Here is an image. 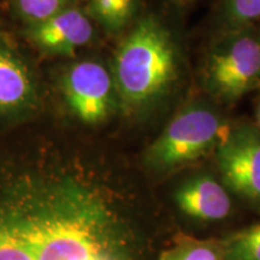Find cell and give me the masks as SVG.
I'll return each instance as SVG.
<instances>
[{
    "instance_id": "6da1fadb",
    "label": "cell",
    "mask_w": 260,
    "mask_h": 260,
    "mask_svg": "<svg viewBox=\"0 0 260 260\" xmlns=\"http://www.w3.org/2000/svg\"><path fill=\"white\" fill-rule=\"evenodd\" d=\"M12 197L35 260H129L118 212L88 181L28 178Z\"/></svg>"
},
{
    "instance_id": "7a4b0ae2",
    "label": "cell",
    "mask_w": 260,
    "mask_h": 260,
    "mask_svg": "<svg viewBox=\"0 0 260 260\" xmlns=\"http://www.w3.org/2000/svg\"><path fill=\"white\" fill-rule=\"evenodd\" d=\"M178 61L170 32L154 15L135 21L113 59L116 96L126 113L155 105L177 79Z\"/></svg>"
},
{
    "instance_id": "3957f363",
    "label": "cell",
    "mask_w": 260,
    "mask_h": 260,
    "mask_svg": "<svg viewBox=\"0 0 260 260\" xmlns=\"http://www.w3.org/2000/svg\"><path fill=\"white\" fill-rule=\"evenodd\" d=\"M224 34L207 57L205 86L217 99L235 103L260 88V35L252 27Z\"/></svg>"
},
{
    "instance_id": "277c9868",
    "label": "cell",
    "mask_w": 260,
    "mask_h": 260,
    "mask_svg": "<svg viewBox=\"0 0 260 260\" xmlns=\"http://www.w3.org/2000/svg\"><path fill=\"white\" fill-rule=\"evenodd\" d=\"M219 116L204 106H191L175 116L146 151V164L170 170L203 157L223 138Z\"/></svg>"
},
{
    "instance_id": "5b68a950",
    "label": "cell",
    "mask_w": 260,
    "mask_h": 260,
    "mask_svg": "<svg viewBox=\"0 0 260 260\" xmlns=\"http://www.w3.org/2000/svg\"><path fill=\"white\" fill-rule=\"evenodd\" d=\"M63 93L74 115L89 125L105 121L117 98L112 74L92 60L76 63L65 73Z\"/></svg>"
},
{
    "instance_id": "8992f818",
    "label": "cell",
    "mask_w": 260,
    "mask_h": 260,
    "mask_svg": "<svg viewBox=\"0 0 260 260\" xmlns=\"http://www.w3.org/2000/svg\"><path fill=\"white\" fill-rule=\"evenodd\" d=\"M217 161L226 186L260 201V129L240 125L224 133L216 147Z\"/></svg>"
},
{
    "instance_id": "52a82bcc",
    "label": "cell",
    "mask_w": 260,
    "mask_h": 260,
    "mask_svg": "<svg viewBox=\"0 0 260 260\" xmlns=\"http://www.w3.org/2000/svg\"><path fill=\"white\" fill-rule=\"evenodd\" d=\"M93 34L88 14L73 5L42 23L30 25L28 30L40 50L58 56H73L92 40Z\"/></svg>"
},
{
    "instance_id": "ba28073f",
    "label": "cell",
    "mask_w": 260,
    "mask_h": 260,
    "mask_svg": "<svg viewBox=\"0 0 260 260\" xmlns=\"http://www.w3.org/2000/svg\"><path fill=\"white\" fill-rule=\"evenodd\" d=\"M35 102L37 89L27 63L0 38V116L24 111Z\"/></svg>"
},
{
    "instance_id": "9c48e42d",
    "label": "cell",
    "mask_w": 260,
    "mask_h": 260,
    "mask_svg": "<svg viewBox=\"0 0 260 260\" xmlns=\"http://www.w3.org/2000/svg\"><path fill=\"white\" fill-rule=\"evenodd\" d=\"M178 209L193 218L213 222L224 219L232 210V200L222 184L209 176L195 177L175 194Z\"/></svg>"
},
{
    "instance_id": "30bf717a",
    "label": "cell",
    "mask_w": 260,
    "mask_h": 260,
    "mask_svg": "<svg viewBox=\"0 0 260 260\" xmlns=\"http://www.w3.org/2000/svg\"><path fill=\"white\" fill-rule=\"evenodd\" d=\"M0 260H35L19 222L12 191L0 204Z\"/></svg>"
},
{
    "instance_id": "8fae6325",
    "label": "cell",
    "mask_w": 260,
    "mask_h": 260,
    "mask_svg": "<svg viewBox=\"0 0 260 260\" xmlns=\"http://www.w3.org/2000/svg\"><path fill=\"white\" fill-rule=\"evenodd\" d=\"M141 0H87L88 16L106 31L117 32L134 22Z\"/></svg>"
},
{
    "instance_id": "7c38bea8",
    "label": "cell",
    "mask_w": 260,
    "mask_h": 260,
    "mask_svg": "<svg viewBox=\"0 0 260 260\" xmlns=\"http://www.w3.org/2000/svg\"><path fill=\"white\" fill-rule=\"evenodd\" d=\"M216 18L224 32L252 27L260 19V0H218Z\"/></svg>"
},
{
    "instance_id": "4fadbf2b",
    "label": "cell",
    "mask_w": 260,
    "mask_h": 260,
    "mask_svg": "<svg viewBox=\"0 0 260 260\" xmlns=\"http://www.w3.org/2000/svg\"><path fill=\"white\" fill-rule=\"evenodd\" d=\"M220 253L222 260H260V223L230 235Z\"/></svg>"
},
{
    "instance_id": "5bb4252c",
    "label": "cell",
    "mask_w": 260,
    "mask_h": 260,
    "mask_svg": "<svg viewBox=\"0 0 260 260\" xmlns=\"http://www.w3.org/2000/svg\"><path fill=\"white\" fill-rule=\"evenodd\" d=\"M17 15L30 25L42 23L71 6V0H10Z\"/></svg>"
},
{
    "instance_id": "9a60e30c",
    "label": "cell",
    "mask_w": 260,
    "mask_h": 260,
    "mask_svg": "<svg viewBox=\"0 0 260 260\" xmlns=\"http://www.w3.org/2000/svg\"><path fill=\"white\" fill-rule=\"evenodd\" d=\"M159 260H222L220 247L204 241H184L160 255Z\"/></svg>"
},
{
    "instance_id": "2e32d148",
    "label": "cell",
    "mask_w": 260,
    "mask_h": 260,
    "mask_svg": "<svg viewBox=\"0 0 260 260\" xmlns=\"http://www.w3.org/2000/svg\"><path fill=\"white\" fill-rule=\"evenodd\" d=\"M169 2L174 3L175 5H178V6H186V5L191 4V3H194L195 0H169Z\"/></svg>"
},
{
    "instance_id": "e0dca14e",
    "label": "cell",
    "mask_w": 260,
    "mask_h": 260,
    "mask_svg": "<svg viewBox=\"0 0 260 260\" xmlns=\"http://www.w3.org/2000/svg\"><path fill=\"white\" fill-rule=\"evenodd\" d=\"M256 123H258V128L260 129V104L258 105V107H256Z\"/></svg>"
}]
</instances>
